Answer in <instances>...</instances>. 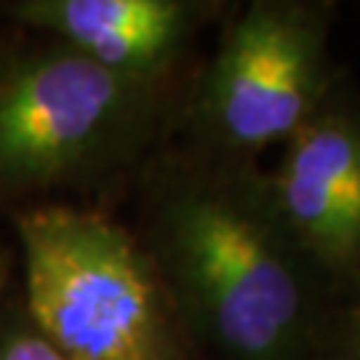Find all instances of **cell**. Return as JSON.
<instances>
[{
	"label": "cell",
	"instance_id": "6da1fadb",
	"mask_svg": "<svg viewBox=\"0 0 360 360\" xmlns=\"http://www.w3.org/2000/svg\"><path fill=\"white\" fill-rule=\"evenodd\" d=\"M155 264L193 334L224 360H304L326 278L272 206L267 179L206 168L179 179L155 224Z\"/></svg>",
	"mask_w": 360,
	"mask_h": 360
},
{
	"label": "cell",
	"instance_id": "7a4b0ae2",
	"mask_svg": "<svg viewBox=\"0 0 360 360\" xmlns=\"http://www.w3.org/2000/svg\"><path fill=\"white\" fill-rule=\"evenodd\" d=\"M30 321L70 360H184V328L153 254L104 214L16 219Z\"/></svg>",
	"mask_w": 360,
	"mask_h": 360
},
{
	"label": "cell",
	"instance_id": "3957f363",
	"mask_svg": "<svg viewBox=\"0 0 360 360\" xmlns=\"http://www.w3.org/2000/svg\"><path fill=\"white\" fill-rule=\"evenodd\" d=\"M155 83L117 75L67 46L0 77V193H35L126 147L153 112Z\"/></svg>",
	"mask_w": 360,
	"mask_h": 360
},
{
	"label": "cell",
	"instance_id": "277c9868",
	"mask_svg": "<svg viewBox=\"0 0 360 360\" xmlns=\"http://www.w3.org/2000/svg\"><path fill=\"white\" fill-rule=\"evenodd\" d=\"M326 13L259 0L224 32L195 99V126L230 155L285 144L328 99Z\"/></svg>",
	"mask_w": 360,
	"mask_h": 360
},
{
	"label": "cell",
	"instance_id": "5b68a950",
	"mask_svg": "<svg viewBox=\"0 0 360 360\" xmlns=\"http://www.w3.org/2000/svg\"><path fill=\"white\" fill-rule=\"evenodd\" d=\"M272 206L326 281L360 275V110L331 96L283 144Z\"/></svg>",
	"mask_w": 360,
	"mask_h": 360
},
{
	"label": "cell",
	"instance_id": "8992f818",
	"mask_svg": "<svg viewBox=\"0 0 360 360\" xmlns=\"http://www.w3.org/2000/svg\"><path fill=\"white\" fill-rule=\"evenodd\" d=\"M203 8L181 0H27L13 16L117 75L155 83L179 59Z\"/></svg>",
	"mask_w": 360,
	"mask_h": 360
},
{
	"label": "cell",
	"instance_id": "52a82bcc",
	"mask_svg": "<svg viewBox=\"0 0 360 360\" xmlns=\"http://www.w3.org/2000/svg\"><path fill=\"white\" fill-rule=\"evenodd\" d=\"M0 360H70L30 323H16L0 331Z\"/></svg>",
	"mask_w": 360,
	"mask_h": 360
},
{
	"label": "cell",
	"instance_id": "ba28073f",
	"mask_svg": "<svg viewBox=\"0 0 360 360\" xmlns=\"http://www.w3.org/2000/svg\"><path fill=\"white\" fill-rule=\"evenodd\" d=\"M349 360H360V323L352 334V342H349Z\"/></svg>",
	"mask_w": 360,
	"mask_h": 360
}]
</instances>
